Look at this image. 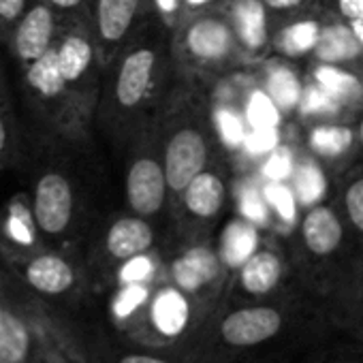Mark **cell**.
I'll return each instance as SVG.
<instances>
[{
  "mask_svg": "<svg viewBox=\"0 0 363 363\" xmlns=\"http://www.w3.org/2000/svg\"><path fill=\"white\" fill-rule=\"evenodd\" d=\"M0 363H84L48 299L0 265Z\"/></svg>",
  "mask_w": 363,
  "mask_h": 363,
  "instance_id": "1",
  "label": "cell"
},
{
  "mask_svg": "<svg viewBox=\"0 0 363 363\" xmlns=\"http://www.w3.org/2000/svg\"><path fill=\"white\" fill-rule=\"evenodd\" d=\"M26 107L35 126L48 135L73 137L82 122V107L62 77L56 45L28 67L18 69Z\"/></svg>",
  "mask_w": 363,
  "mask_h": 363,
  "instance_id": "2",
  "label": "cell"
},
{
  "mask_svg": "<svg viewBox=\"0 0 363 363\" xmlns=\"http://www.w3.org/2000/svg\"><path fill=\"white\" fill-rule=\"evenodd\" d=\"M0 265L43 299H60L79 286L75 263L48 244L20 242L0 233Z\"/></svg>",
  "mask_w": 363,
  "mask_h": 363,
  "instance_id": "3",
  "label": "cell"
},
{
  "mask_svg": "<svg viewBox=\"0 0 363 363\" xmlns=\"http://www.w3.org/2000/svg\"><path fill=\"white\" fill-rule=\"evenodd\" d=\"M30 220L35 238L50 244L62 242L77 216V197L71 177L56 167H41L33 175L30 184Z\"/></svg>",
  "mask_w": 363,
  "mask_h": 363,
  "instance_id": "4",
  "label": "cell"
},
{
  "mask_svg": "<svg viewBox=\"0 0 363 363\" xmlns=\"http://www.w3.org/2000/svg\"><path fill=\"white\" fill-rule=\"evenodd\" d=\"M58 30L60 18L52 9V5L48 0H33L26 13L5 39V45L9 48V54L16 60V67H28L30 62L48 54L56 45Z\"/></svg>",
  "mask_w": 363,
  "mask_h": 363,
  "instance_id": "5",
  "label": "cell"
},
{
  "mask_svg": "<svg viewBox=\"0 0 363 363\" xmlns=\"http://www.w3.org/2000/svg\"><path fill=\"white\" fill-rule=\"evenodd\" d=\"M56 54L67 88L84 111L82 99L88 94V82L94 67V41L88 26L79 24V18H60V30L56 39Z\"/></svg>",
  "mask_w": 363,
  "mask_h": 363,
  "instance_id": "6",
  "label": "cell"
},
{
  "mask_svg": "<svg viewBox=\"0 0 363 363\" xmlns=\"http://www.w3.org/2000/svg\"><path fill=\"white\" fill-rule=\"evenodd\" d=\"M206 143L195 130H179L167 145L164 154V175L167 184L173 191H184L191 182L203 171L206 164Z\"/></svg>",
  "mask_w": 363,
  "mask_h": 363,
  "instance_id": "7",
  "label": "cell"
},
{
  "mask_svg": "<svg viewBox=\"0 0 363 363\" xmlns=\"http://www.w3.org/2000/svg\"><path fill=\"white\" fill-rule=\"evenodd\" d=\"M164 167L152 158H137L126 175V197L130 208L139 216H147L160 210L167 189Z\"/></svg>",
  "mask_w": 363,
  "mask_h": 363,
  "instance_id": "8",
  "label": "cell"
},
{
  "mask_svg": "<svg viewBox=\"0 0 363 363\" xmlns=\"http://www.w3.org/2000/svg\"><path fill=\"white\" fill-rule=\"evenodd\" d=\"M154 65H156V56L152 50H133L120 65L113 86H111V94H113V103L120 109H133L137 107L152 84V73H154Z\"/></svg>",
  "mask_w": 363,
  "mask_h": 363,
  "instance_id": "9",
  "label": "cell"
},
{
  "mask_svg": "<svg viewBox=\"0 0 363 363\" xmlns=\"http://www.w3.org/2000/svg\"><path fill=\"white\" fill-rule=\"evenodd\" d=\"M280 323V314L272 308H244L225 318L220 333L233 346H252L276 335Z\"/></svg>",
  "mask_w": 363,
  "mask_h": 363,
  "instance_id": "10",
  "label": "cell"
},
{
  "mask_svg": "<svg viewBox=\"0 0 363 363\" xmlns=\"http://www.w3.org/2000/svg\"><path fill=\"white\" fill-rule=\"evenodd\" d=\"M152 229L141 218H118L105 235V250L116 261H128L152 246Z\"/></svg>",
  "mask_w": 363,
  "mask_h": 363,
  "instance_id": "11",
  "label": "cell"
},
{
  "mask_svg": "<svg viewBox=\"0 0 363 363\" xmlns=\"http://www.w3.org/2000/svg\"><path fill=\"white\" fill-rule=\"evenodd\" d=\"M22 158V130L16 113L5 67L0 62V171L16 167Z\"/></svg>",
  "mask_w": 363,
  "mask_h": 363,
  "instance_id": "12",
  "label": "cell"
},
{
  "mask_svg": "<svg viewBox=\"0 0 363 363\" xmlns=\"http://www.w3.org/2000/svg\"><path fill=\"white\" fill-rule=\"evenodd\" d=\"M139 0H99L94 11V35L103 45L120 43L133 26Z\"/></svg>",
  "mask_w": 363,
  "mask_h": 363,
  "instance_id": "13",
  "label": "cell"
},
{
  "mask_svg": "<svg viewBox=\"0 0 363 363\" xmlns=\"http://www.w3.org/2000/svg\"><path fill=\"white\" fill-rule=\"evenodd\" d=\"M218 274V259L208 248H191L173 263V278L184 291H197Z\"/></svg>",
  "mask_w": 363,
  "mask_h": 363,
  "instance_id": "14",
  "label": "cell"
},
{
  "mask_svg": "<svg viewBox=\"0 0 363 363\" xmlns=\"http://www.w3.org/2000/svg\"><path fill=\"white\" fill-rule=\"evenodd\" d=\"M303 240L314 255H329L340 246L342 227L327 208H314L303 220Z\"/></svg>",
  "mask_w": 363,
  "mask_h": 363,
  "instance_id": "15",
  "label": "cell"
},
{
  "mask_svg": "<svg viewBox=\"0 0 363 363\" xmlns=\"http://www.w3.org/2000/svg\"><path fill=\"white\" fill-rule=\"evenodd\" d=\"M223 197H225V186L214 173H203L201 171L184 189L186 208L195 216H201V218L214 216L223 206Z\"/></svg>",
  "mask_w": 363,
  "mask_h": 363,
  "instance_id": "16",
  "label": "cell"
},
{
  "mask_svg": "<svg viewBox=\"0 0 363 363\" xmlns=\"http://www.w3.org/2000/svg\"><path fill=\"white\" fill-rule=\"evenodd\" d=\"M186 43L195 56L212 60V58H220L227 54L231 35L225 24H220L216 20H203V22H197L189 30Z\"/></svg>",
  "mask_w": 363,
  "mask_h": 363,
  "instance_id": "17",
  "label": "cell"
},
{
  "mask_svg": "<svg viewBox=\"0 0 363 363\" xmlns=\"http://www.w3.org/2000/svg\"><path fill=\"white\" fill-rule=\"evenodd\" d=\"M152 316H154V325L162 333L175 335L186 325L189 303L184 297H182V293H177L175 289H164L158 293V297L152 306Z\"/></svg>",
  "mask_w": 363,
  "mask_h": 363,
  "instance_id": "18",
  "label": "cell"
},
{
  "mask_svg": "<svg viewBox=\"0 0 363 363\" xmlns=\"http://www.w3.org/2000/svg\"><path fill=\"white\" fill-rule=\"evenodd\" d=\"M280 278V261L272 252H255L242 267V284L246 291L261 295L276 286Z\"/></svg>",
  "mask_w": 363,
  "mask_h": 363,
  "instance_id": "19",
  "label": "cell"
},
{
  "mask_svg": "<svg viewBox=\"0 0 363 363\" xmlns=\"http://www.w3.org/2000/svg\"><path fill=\"white\" fill-rule=\"evenodd\" d=\"M361 43L354 37L352 28L346 26H329L320 30L318 43H316V56L327 62H340L350 60L359 54Z\"/></svg>",
  "mask_w": 363,
  "mask_h": 363,
  "instance_id": "20",
  "label": "cell"
},
{
  "mask_svg": "<svg viewBox=\"0 0 363 363\" xmlns=\"http://www.w3.org/2000/svg\"><path fill=\"white\" fill-rule=\"evenodd\" d=\"M257 229L248 223H231L223 233V257L229 265L246 263L257 250Z\"/></svg>",
  "mask_w": 363,
  "mask_h": 363,
  "instance_id": "21",
  "label": "cell"
},
{
  "mask_svg": "<svg viewBox=\"0 0 363 363\" xmlns=\"http://www.w3.org/2000/svg\"><path fill=\"white\" fill-rule=\"evenodd\" d=\"M235 22L242 41L257 50L265 43V11L259 0H242L235 7Z\"/></svg>",
  "mask_w": 363,
  "mask_h": 363,
  "instance_id": "22",
  "label": "cell"
},
{
  "mask_svg": "<svg viewBox=\"0 0 363 363\" xmlns=\"http://www.w3.org/2000/svg\"><path fill=\"white\" fill-rule=\"evenodd\" d=\"M295 197L303 206H314L327 191V182L323 171L314 162H301L295 173Z\"/></svg>",
  "mask_w": 363,
  "mask_h": 363,
  "instance_id": "23",
  "label": "cell"
},
{
  "mask_svg": "<svg viewBox=\"0 0 363 363\" xmlns=\"http://www.w3.org/2000/svg\"><path fill=\"white\" fill-rule=\"evenodd\" d=\"M267 94L280 109H293L299 105L301 99L299 79L289 69H276L267 77Z\"/></svg>",
  "mask_w": 363,
  "mask_h": 363,
  "instance_id": "24",
  "label": "cell"
},
{
  "mask_svg": "<svg viewBox=\"0 0 363 363\" xmlns=\"http://www.w3.org/2000/svg\"><path fill=\"white\" fill-rule=\"evenodd\" d=\"M352 143V133L346 126H318L310 135V145L323 156H340Z\"/></svg>",
  "mask_w": 363,
  "mask_h": 363,
  "instance_id": "25",
  "label": "cell"
},
{
  "mask_svg": "<svg viewBox=\"0 0 363 363\" xmlns=\"http://www.w3.org/2000/svg\"><path fill=\"white\" fill-rule=\"evenodd\" d=\"M246 120L252 128H278L280 124V107L274 103V99L263 92L255 90L246 105Z\"/></svg>",
  "mask_w": 363,
  "mask_h": 363,
  "instance_id": "26",
  "label": "cell"
},
{
  "mask_svg": "<svg viewBox=\"0 0 363 363\" xmlns=\"http://www.w3.org/2000/svg\"><path fill=\"white\" fill-rule=\"evenodd\" d=\"M318 37H320V28L316 22H299V24H293L289 26L282 37H280V45L286 54L291 56H299L303 52H310L312 48H316L318 43Z\"/></svg>",
  "mask_w": 363,
  "mask_h": 363,
  "instance_id": "27",
  "label": "cell"
},
{
  "mask_svg": "<svg viewBox=\"0 0 363 363\" xmlns=\"http://www.w3.org/2000/svg\"><path fill=\"white\" fill-rule=\"evenodd\" d=\"M340 101L333 92H329L325 86L316 84V86H310L301 92V99H299V109L301 113L306 116H318V113H333L340 109Z\"/></svg>",
  "mask_w": 363,
  "mask_h": 363,
  "instance_id": "28",
  "label": "cell"
},
{
  "mask_svg": "<svg viewBox=\"0 0 363 363\" xmlns=\"http://www.w3.org/2000/svg\"><path fill=\"white\" fill-rule=\"evenodd\" d=\"M316 82L320 86H325L329 92H333L337 99H350L361 90L357 77H352V75H348L335 67H318L316 69Z\"/></svg>",
  "mask_w": 363,
  "mask_h": 363,
  "instance_id": "29",
  "label": "cell"
},
{
  "mask_svg": "<svg viewBox=\"0 0 363 363\" xmlns=\"http://www.w3.org/2000/svg\"><path fill=\"white\" fill-rule=\"evenodd\" d=\"M267 203L278 212V216L286 223H293L297 216V201H295V191H291L284 182H274L269 179V184L263 189Z\"/></svg>",
  "mask_w": 363,
  "mask_h": 363,
  "instance_id": "30",
  "label": "cell"
},
{
  "mask_svg": "<svg viewBox=\"0 0 363 363\" xmlns=\"http://www.w3.org/2000/svg\"><path fill=\"white\" fill-rule=\"evenodd\" d=\"M216 126H218V133L227 145L235 147V145L244 143L246 126H244L242 118L238 113H233L231 109H218L216 111Z\"/></svg>",
  "mask_w": 363,
  "mask_h": 363,
  "instance_id": "31",
  "label": "cell"
},
{
  "mask_svg": "<svg viewBox=\"0 0 363 363\" xmlns=\"http://www.w3.org/2000/svg\"><path fill=\"white\" fill-rule=\"evenodd\" d=\"M265 177L274 182H284L289 175H293V154L286 145H278L269 152V158L263 164Z\"/></svg>",
  "mask_w": 363,
  "mask_h": 363,
  "instance_id": "32",
  "label": "cell"
},
{
  "mask_svg": "<svg viewBox=\"0 0 363 363\" xmlns=\"http://www.w3.org/2000/svg\"><path fill=\"white\" fill-rule=\"evenodd\" d=\"M145 299H147V289H145L143 284H126V286L118 293V297H116V301H113V314H116L118 318H126V316H130Z\"/></svg>",
  "mask_w": 363,
  "mask_h": 363,
  "instance_id": "33",
  "label": "cell"
},
{
  "mask_svg": "<svg viewBox=\"0 0 363 363\" xmlns=\"http://www.w3.org/2000/svg\"><path fill=\"white\" fill-rule=\"evenodd\" d=\"M33 0H0V43H5L13 26L26 13Z\"/></svg>",
  "mask_w": 363,
  "mask_h": 363,
  "instance_id": "34",
  "label": "cell"
},
{
  "mask_svg": "<svg viewBox=\"0 0 363 363\" xmlns=\"http://www.w3.org/2000/svg\"><path fill=\"white\" fill-rule=\"evenodd\" d=\"M267 199L265 197H261L259 195V191L257 189H252V186H248V189H244L242 191V195H240V210H242V214L250 220V223H261V225H265L267 223Z\"/></svg>",
  "mask_w": 363,
  "mask_h": 363,
  "instance_id": "35",
  "label": "cell"
},
{
  "mask_svg": "<svg viewBox=\"0 0 363 363\" xmlns=\"http://www.w3.org/2000/svg\"><path fill=\"white\" fill-rule=\"evenodd\" d=\"M278 141H280L278 128H252V130L246 133L242 145L250 154H269L274 147L280 145Z\"/></svg>",
  "mask_w": 363,
  "mask_h": 363,
  "instance_id": "36",
  "label": "cell"
},
{
  "mask_svg": "<svg viewBox=\"0 0 363 363\" xmlns=\"http://www.w3.org/2000/svg\"><path fill=\"white\" fill-rule=\"evenodd\" d=\"M152 269H154L152 261L145 255H137L122 263L118 278L122 284H141L143 280H147L152 276Z\"/></svg>",
  "mask_w": 363,
  "mask_h": 363,
  "instance_id": "37",
  "label": "cell"
},
{
  "mask_svg": "<svg viewBox=\"0 0 363 363\" xmlns=\"http://www.w3.org/2000/svg\"><path fill=\"white\" fill-rule=\"evenodd\" d=\"M346 210L352 225L363 231V179H357L346 193Z\"/></svg>",
  "mask_w": 363,
  "mask_h": 363,
  "instance_id": "38",
  "label": "cell"
},
{
  "mask_svg": "<svg viewBox=\"0 0 363 363\" xmlns=\"http://www.w3.org/2000/svg\"><path fill=\"white\" fill-rule=\"evenodd\" d=\"M48 3L58 13V18H75L86 0H48Z\"/></svg>",
  "mask_w": 363,
  "mask_h": 363,
  "instance_id": "39",
  "label": "cell"
},
{
  "mask_svg": "<svg viewBox=\"0 0 363 363\" xmlns=\"http://www.w3.org/2000/svg\"><path fill=\"white\" fill-rule=\"evenodd\" d=\"M340 11L350 20H363V0H340Z\"/></svg>",
  "mask_w": 363,
  "mask_h": 363,
  "instance_id": "40",
  "label": "cell"
},
{
  "mask_svg": "<svg viewBox=\"0 0 363 363\" xmlns=\"http://www.w3.org/2000/svg\"><path fill=\"white\" fill-rule=\"evenodd\" d=\"M120 363H167V361L156 359V357H147V354H128Z\"/></svg>",
  "mask_w": 363,
  "mask_h": 363,
  "instance_id": "41",
  "label": "cell"
},
{
  "mask_svg": "<svg viewBox=\"0 0 363 363\" xmlns=\"http://www.w3.org/2000/svg\"><path fill=\"white\" fill-rule=\"evenodd\" d=\"M156 7L162 13H173L177 9V0H156Z\"/></svg>",
  "mask_w": 363,
  "mask_h": 363,
  "instance_id": "42",
  "label": "cell"
},
{
  "mask_svg": "<svg viewBox=\"0 0 363 363\" xmlns=\"http://www.w3.org/2000/svg\"><path fill=\"white\" fill-rule=\"evenodd\" d=\"M267 5H272V7H276V9H286V7H295V5H299L301 0H265Z\"/></svg>",
  "mask_w": 363,
  "mask_h": 363,
  "instance_id": "43",
  "label": "cell"
},
{
  "mask_svg": "<svg viewBox=\"0 0 363 363\" xmlns=\"http://www.w3.org/2000/svg\"><path fill=\"white\" fill-rule=\"evenodd\" d=\"M350 28H352L354 37L359 39V43H361V48H363V20H354V22L350 24Z\"/></svg>",
  "mask_w": 363,
  "mask_h": 363,
  "instance_id": "44",
  "label": "cell"
},
{
  "mask_svg": "<svg viewBox=\"0 0 363 363\" xmlns=\"http://www.w3.org/2000/svg\"><path fill=\"white\" fill-rule=\"evenodd\" d=\"M203 3H208V0H189V5H195V7H199Z\"/></svg>",
  "mask_w": 363,
  "mask_h": 363,
  "instance_id": "45",
  "label": "cell"
}]
</instances>
